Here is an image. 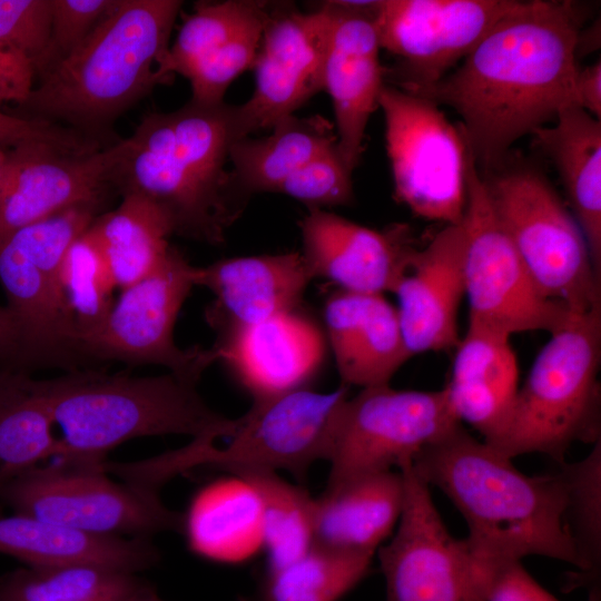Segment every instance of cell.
I'll return each mask as SVG.
<instances>
[{"mask_svg": "<svg viewBox=\"0 0 601 601\" xmlns=\"http://www.w3.org/2000/svg\"><path fill=\"white\" fill-rule=\"evenodd\" d=\"M582 21L571 1H521L460 67L405 91L453 108L477 168H499L516 140L575 106Z\"/></svg>", "mask_w": 601, "mask_h": 601, "instance_id": "cell-1", "label": "cell"}, {"mask_svg": "<svg viewBox=\"0 0 601 601\" xmlns=\"http://www.w3.org/2000/svg\"><path fill=\"white\" fill-rule=\"evenodd\" d=\"M414 472L441 490L464 518L466 542L485 575L494 566L541 555L580 568L564 521L566 487L558 469L530 476L462 424L424 449Z\"/></svg>", "mask_w": 601, "mask_h": 601, "instance_id": "cell-2", "label": "cell"}, {"mask_svg": "<svg viewBox=\"0 0 601 601\" xmlns=\"http://www.w3.org/2000/svg\"><path fill=\"white\" fill-rule=\"evenodd\" d=\"M244 137L238 105L189 100L173 111L151 112L124 139L117 194L156 205L174 234L219 245L249 198L226 168L233 144Z\"/></svg>", "mask_w": 601, "mask_h": 601, "instance_id": "cell-3", "label": "cell"}, {"mask_svg": "<svg viewBox=\"0 0 601 601\" xmlns=\"http://www.w3.org/2000/svg\"><path fill=\"white\" fill-rule=\"evenodd\" d=\"M179 0H119L68 57L40 76L23 118L71 128L104 145L116 119L161 81Z\"/></svg>", "mask_w": 601, "mask_h": 601, "instance_id": "cell-4", "label": "cell"}, {"mask_svg": "<svg viewBox=\"0 0 601 601\" xmlns=\"http://www.w3.org/2000/svg\"><path fill=\"white\" fill-rule=\"evenodd\" d=\"M37 385L60 431L51 460L66 463H104L110 450L137 437H229L238 424L213 410L197 383L170 372L132 376L89 367Z\"/></svg>", "mask_w": 601, "mask_h": 601, "instance_id": "cell-5", "label": "cell"}, {"mask_svg": "<svg viewBox=\"0 0 601 601\" xmlns=\"http://www.w3.org/2000/svg\"><path fill=\"white\" fill-rule=\"evenodd\" d=\"M600 363L601 307L573 315L551 334L489 445L510 459L540 453L561 463L574 443H597L601 440Z\"/></svg>", "mask_w": 601, "mask_h": 601, "instance_id": "cell-6", "label": "cell"}, {"mask_svg": "<svg viewBox=\"0 0 601 601\" xmlns=\"http://www.w3.org/2000/svg\"><path fill=\"white\" fill-rule=\"evenodd\" d=\"M484 181L494 213L540 293L574 314L601 307V273L579 224L545 176L522 166Z\"/></svg>", "mask_w": 601, "mask_h": 601, "instance_id": "cell-7", "label": "cell"}, {"mask_svg": "<svg viewBox=\"0 0 601 601\" xmlns=\"http://www.w3.org/2000/svg\"><path fill=\"white\" fill-rule=\"evenodd\" d=\"M347 398L344 385L329 393L299 387L253 401L227 445L217 446L213 437L193 439L171 452V466L177 474L203 466L234 476L286 471L304 480L315 462L327 461Z\"/></svg>", "mask_w": 601, "mask_h": 601, "instance_id": "cell-8", "label": "cell"}, {"mask_svg": "<svg viewBox=\"0 0 601 601\" xmlns=\"http://www.w3.org/2000/svg\"><path fill=\"white\" fill-rule=\"evenodd\" d=\"M0 487V506L98 536L148 538L183 532L184 514L159 490L116 482L102 464L49 460Z\"/></svg>", "mask_w": 601, "mask_h": 601, "instance_id": "cell-9", "label": "cell"}, {"mask_svg": "<svg viewBox=\"0 0 601 601\" xmlns=\"http://www.w3.org/2000/svg\"><path fill=\"white\" fill-rule=\"evenodd\" d=\"M105 209H67L22 227L0 245V282L30 374L39 368H85L63 315L59 269L69 245Z\"/></svg>", "mask_w": 601, "mask_h": 601, "instance_id": "cell-10", "label": "cell"}, {"mask_svg": "<svg viewBox=\"0 0 601 601\" xmlns=\"http://www.w3.org/2000/svg\"><path fill=\"white\" fill-rule=\"evenodd\" d=\"M378 108L385 118L396 199L421 218L460 224L473 159L462 127L452 124L432 100L388 83Z\"/></svg>", "mask_w": 601, "mask_h": 601, "instance_id": "cell-11", "label": "cell"}, {"mask_svg": "<svg viewBox=\"0 0 601 601\" xmlns=\"http://www.w3.org/2000/svg\"><path fill=\"white\" fill-rule=\"evenodd\" d=\"M196 266L174 246L149 275L121 289L102 325L80 344L86 368L107 362L158 365L198 384L217 362L211 347H179L174 339L178 314L195 283Z\"/></svg>", "mask_w": 601, "mask_h": 601, "instance_id": "cell-12", "label": "cell"}, {"mask_svg": "<svg viewBox=\"0 0 601 601\" xmlns=\"http://www.w3.org/2000/svg\"><path fill=\"white\" fill-rule=\"evenodd\" d=\"M461 225L469 323L510 336L528 331L552 334L575 315L544 297L535 286L494 213L474 158L469 166L467 201Z\"/></svg>", "mask_w": 601, "mask_h": 601, "instance_id": "cell-13", "label": "cell"}, {"mask_svg": "<svg viewBox=\"0 0 601 601\" xmlns=\"http://www.w3.org/2000/svg\"><path fill=\"white\" fill-rule=\"evenodd\" d=\"M459 424L445 387L414 391L385 384L361 388L342 407L327 459V485L412 464Z\"/></svg>", "mask_w": 601, "mask_h": 601, "instance_id": "cell-14", "label": "cell"}, {"mask_svg": "<svg viewBox=\"0 0 601 601\" xmlns=\"http://www.w3.org/2000/svg\"><path fill=\"white\" fill-rule=\"evenodd\" d=\"M398 471L405 487L402 513L377 551L386 601H483L485 577L466 539L447 530L412 464Z\"/></svg>", "mask_w": 601, "mask_h": 601, "instance_id": "cell-15", "label": "cell"}, {"mask_svg": "<svg viewBox=\"0 0 601 601\" xmlns=\"http://www.w3.org/2000/svg\"><path fill=\"white\" fill-rule=\"evenodd\" d=\"M521 1L384 0L375 21L381 49L397 59L385 69L392 86L411 90L432 85L462 61Z\"/></svg>", "mask_w": 601, "mask_h": 601, "instance_id": "cell-16", "label": "cell"}, {"mask_svg": "<svg viewBox=\"0 0 601 601\" xmlns=\"http://www.w3.org/2000/svg\"><path fill=\"white\" fill-rule=\"evenodd\" d=\"M124 139L93 150L27 142L9 151L0 191V245L36 221L81 205L107 207Z\"/></svg>", "mask_w": 601, "mask_h": 601, "instance_id": "cell-17", "label": "cell"}, {"mask_svg": "<svg viewBox=\"0 0 601 601\" xmlns=\"http://www.w3.org/2000/svg\"><path fill=\"white\" fill-rule=\"evenodd\" d=\"M328 36L329 18L323 6L311 12L270 6L252 67L255 88L238 105L246 137L270 129L324 90Z\"/></svg>", "mask_w": 601, "mask_h": 601, "instance_id": "cell-18", "label": "cell"}, {"mask_svg": "<svg viewBox=\"0 0 601 601\" xmlns=\"http://www.w3.org/2000/svg\"><path fill=\"white\" fill-rule=\"evenodd\" d=\"M269 10L265 1L195 3L159 61L161 83L179 75L189 81L191 101L224 102L229 86L254 65Z\"/></svg>", "mask_w": 601, "mask_h": 601, "instance_id": "cell-19", "label": "cell"}, {"mask_svg": "<svg viewBox=\"0 0 601 601\" xmlns=\"http://www.w3.org/2000/svg\"><path fill=\"white\" fill-rule=\"evenodd\" d=\"M377 1H328L329 36L324 90L332 99L337 149L353 173L359 162L365 131L386 85L380 61L375 21Z\"/></svg>", "mask_w": 601, "mask_h": 601, "instance_id": "cell-20", "label": "cell"}, {"mask_svg": "<svg viewBox=\"0 0 601 601\" xmlns=\"http://www.w3.org/2000/svg\"><path fill=\"white\" fill-rule=\"evenodd\" d=\"M299 228L300 253L313 279L325 278L352 293H392L416 248L408 226L377 230L323 208H309Z\"/></svg>", "mask_w": 601, "mask_h": 601, "instance_id": "cell-21", "label": "cell"}, {"mask_svg": "<svg viewBox=\"0 0 601 601\" xmlns=\"http://www.w3.org/2000/svg\"><path fill=\"white\" fill-rule=\"evenodd\" d=\"M326 339L298 309L217 334L211 348L253 401L308 386L324 362Z\"/></svg>", "mask_w": 601, "mask_h": 601, "instance_id": "cell-22", "label": "cell"}, {"mask_svg": "<svg viewBox=\"0 0 601 601\" xmlns=\"http://www.w3.org/2000/svg\"><path fill=\"white\" fill-rule=\"evenodd\" d=\"M463 227L444 225L423 247L410 255L393 294L412 355L455 348L457 316L465 296Z\"/></svg>", "mask_w": 601, "mask_h": 601, "instance_id": "cell-23", "label": "cell"}, {"mask_svg": "<svg viewBox=\"0 0 601 601\" xmlns=\"http://www.w3.org/2000/svg\"><path fill=\"white\" fill-rule=\"evenodd\" d=\"M312 279L299 252L219 259L195 273L214 295L205 318L216 335L298 309Z\"/></svg>", "mask_w": 601, "mask_h": 601, "instance_id": "cell-24", "label": "cell"}, {"mask_svg": "<svg viewBox=\"0 0 601 601\" xmlns=\"http://www.w3.org/2000/svg\"><path fill=\"white\" fill-rule=\"evenodd\" d=\"M326 342L344 385L390 384L413 356L396 306L384 294L337 289L324 305Z\"/></svg>", "mask_w": 601, "mask_h": 601, "instance_id": "cell-25", "label": "cell"}, {"mask_svg": "<svg viewBox=\"0 0 601 601\" xmlns=\"http://www.w3.org/2000/svg\"><path fill=\"white\" fill-rule=\"evenodd\" d=\"M511 336L469 323L460 338L450 382L451 407L490 444L505 424L519 388V366Z\"/></svg>", "mask_w": 601, "mask_h": 601, "instance_id": "cell-26", "label": "cell"}, {"mask_svg": "<svg viewBox=\"0 0 601 601\" xmlns=\"http://www.w3.org/2000/svg\"><path fill=\"white\" fill-rule=\"evenodd\" d=\"M404 493L398 470L359 474L326 485L315 497V545L374 555L396 528Z\"/></svg>", "mask_w": 601, "mask_h": 601, "instance_id": "cell-27", "label": "cell"}, {"mask_svg": "<svg viewBox=\"0 0 601 601\" xmlns=\"http://www.w3.org/2000/svg\"><path fill=\"white\" fill-rule=\"evenodd\" d=\"M0 553L27 566L90 563L132 573L160 561L152 539L90 535L23 514H7L2 506Z\"/></svg>", "mask_w": 601, "mask_h": 601, "instance_id": "cell-28", "label": "cell"}, {"mask_svg": "<svg viewBox=\"0 0 601 601\" xmlns=\"http://www.w3.org/2000/svg\"><path fill=\"white\" fill-rule=\"evenodd\" d=\"M555 167L571 214L601 273V120L577 106L564 108L552 122L532 134Z\"/></svg>", "mask_w": 601, "mask_h": 601, "instance_id": "cell-29", "label": "cell"}, {"mask_svg": "<svg viewBox=\"0 0 601 601\" xmlns=\"http://www.w3.org/2000/svg\"><path fill=\"white\" fill-rule=\"evenodd\" d=\"M270 129L266 137H244L230 148V171L248 197L275 193L287 177L337 148L334 125L321 115H292Z\"/></svg>", "mask_w": 601, "mask_h": 601, "instance_id": "cell-30", "label": "cell"}, {"mask_svg": "<svg viewBox=\"0 0 601 601\" xmlns=\"http://www.w3.org/2000/svg\"><path fill=\"white\" fill-rule=\"evenodd\" d=\"M90 229L120 290L154 272L173 247L169 218L137 195H122L120 204L96 217Z\"/></svg>", "mask_w": 601, "mask_h": 601, "instance_id": "cell-31", "label": "cell"}, {"mask_svg": "<svg viewBox=\"0 0 601 601\" xmlns=\"http://www.w3.org/2000/svg\"><path fill=\"white\" fill-rule=\"evenodd\" d=\"M59 439L31 374L0 370V487L55 457Z\"/></svg>", "mask_w": 601, "mask_h": 601, "instance_id": "cell-32", "label": "cell"}, {"mask_svg": "<svg viewBox=\"0 0 601 601\" xmlns=\"http://www.w3.org/2000/svg\"><path fill=\"white\" fill-rule=\"evenodd\" d=\"M372 559L314 545L284 565L265 568L239 601H339L367 575Z\"/></svg>", "mask_w": 601, "mask_h": 601, "instance_id": "cell-33", "label": "cell"}, {"mask_svg": "<svg viewBox=\"0 0 601 601\" xmlns=\"http://www.w3.org/2000/svg\"><path fill=\"white\" fill-rule=\"evenodd\" d=\"M150 582L90 563L23 566L0 575V601H121Z\"/></svg>", "mask_w": 601, "mask_h": 601, "instance_id": "cell-34", "label": "cell"}, {"mask_svg": "<svg viewBox=\"0 0 601 601\" xmlns=\"http://www.w3.org/2000/svg\"><path fill=\"white\" fill-rule=\"evenodd\" d=\"M235 476L248 483L258 499L265 568L284 565L315 545V497L306 490L283 480L276 472H245Z\"/></svg>", "mask_w": 601, "mask_h": 601, "instance_id": "cell-35", "label": "cell"}, {"mask_svg": "<svg viewBox=\"0 0 601 601\" xmlns=\"http://www.w3.org/2000/svg\"><path fill=\"white\" fill-rule=\"evenodd\" d=\"M59 288L63 315L82 361L80 344L106 321L118 289L90 226L67 248L59 269Z\"/></svg>", "mask_w": 601, "mask_h": 601, "instance_id": "cell-36", "label": "cell"}, {"mask_svg": "<svg viewBox=\"0 0 601 601\" xmlns=\"http://www.w3.org/2000/svg\"><path fill=\"white\" fill-rule=\"evenodd\" d=\"M558 464L566 487L564 521L580 561L568 585L584 587L590 601H600L601 440L582 460Z\"/></svg>", "mask_w": 601, "mask_h": 601, "instance_id": "cell-37", "label": "cell"}, {"mask_svg": "<svg viewBox=\"0 0 601 601\" xmlns=\"http://www.w3.org/2000/svg\"><path fill=\"white\" fill-rule=\"evenodd\" d=\"M236 483L210 484L193 499L184 514L183 533L195 554L210 561L233 562L236 561V539H242L236 531L244 538L246 529L260 535L258 526L244 524L245 521L260 523L259 511L238 515L255 508L258 499L248 483L243 481L239 490Z\"/></svg>", "mask_w": 601, "mask_h": 601, "instance_id": "cell-38", "label": "cell"}, {"mask_svg": "<svg viewBox=\"0 0 601 601\" xmlns=\"http://www.w3.org/2000/svg\"><path fill=\"white\" fill-rule=\"evenodd\" d=\"M119 0H51L46 52L37 79L73 52L118 6Z\"/></svg>", "mask_w": 601, "mask_h": 601, "instance_id": "cell-39", "label": "cell"}, {"mask_svg": "<svg viewBox=\"0 0 601 601\" xmlns=\"http://www.w3.org/2000/svg\"><path fill=\"white\" fill-rule=\"evenodd\" d=\"M352 174L335 148L287 177L275 193L293 197L308 208L344 206L354 198Z\"/></svg>", "mask_w": 601, "mask_h": 601, "instance_id": "cell-40", "label": "cell"}, {"mask_svg": "<svg viewBox=\"0 0 601 601\" xmlns=\"http://www.w3.org/2000/svg\"><path fill=\"white\" fill-rule=\"evenodd\" d=\"M0 142L16 147L27 142H46L75 150H93L102 145L61 125L23 118L0 110Z\"/></svg>", "mask_w": 601, "mask_h": 601, "instance_id": "cell-41", "label": "cell"}, {"mask_svg": "<svg viewBox=\"0 0 601 601\" xmlns=\"http://www.w3.org/2000/svg\"><path fill=\"white\" fill-rule=\"evenodd\" d=\"M483 601H560L522 565L508 561L485 574Z\"/></svg>", "mask_w": 601, "mask_h": 601, "instance_id": "cell-42", "label": "cell"}, {"mask_svg": "<svg viewBox=\"0 0 601 601\" xmlns=\"http://www.w3.org/2000/svg\"><path fill=\"white\" fill-rule=\"evenodd\" d=\"M36 80L35 67L27 57L0 47V110L4 102L23 105Z\"/></svg>", "mask_w": 601, "mask_h": 601, "instance_id": "cell-43", "label": "cell"}, {"mask_svg": "<svg viewBox=\"0 0 601 601\" xmlns=\"http://www.w3.org/2000/svg\"><path fill=\"white\" fill-rule=\"evenodd\" d=\"M575 106L601 120V61L579 68L574 79Z\"/></svg>", "mask_w": 601, "mask_h": 601, "instance_id": "cell-44", "label": "cell"}, {"mask_svg": "<svg viewBox=\"0 0 601 601\" xmlns=\"http://www.w3.org/2000/svg\"><path fill=\"white\" fill-rule=\"evenodd\" d=\"M0 370L28 373L24 366L20 334L13 315L7 306H0Z\"/></svg>", "mask_w": 601, "mask_h": 601, "instance_id": "cell-45", "label": "cell"}, {"mask_svg": "<svg viewBox=\"0 0 601 601\" xmlns=\"http://www.w3.org/2000/svg\"><path fill=\"white\" fill-rule=\"evenodd\" d=\"M121 601H167L162 599L158 592L155 585L149 583L147 587L141 589L140 591L131 594L130 597L121 600Z\"/></svg>", "mask_w": 601, "mask_h": 601, "instance_id": "cell-46", "label": "cell"}, {"mask_svg": "<svg viewBox=\"0 0 601 601\" xmlns=\"http://www.w3.org/2000/svg\"><path fill=\"white\" fill-rule=\"evenodd\" d=\"M9 151L6 150V146L0 142V191L4 181L7 167H8Z\"/></svg>", "mask_w": 601, "mask_h": 601, "instance_id": "cell-47", "label": "cell"}]
</instances>
